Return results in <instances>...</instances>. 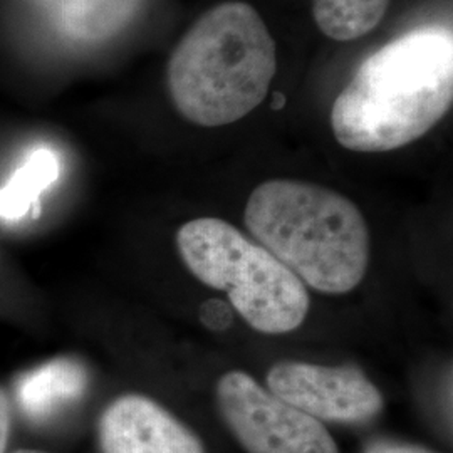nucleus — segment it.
Returning <instances> with one entry per match:
<instances>
[{
	"instance_id": "obj_14",
	"label": "nucleus",
	"mask_w": 453,
	"mask_h": 453,
	"mask_svg": "<svg viewBox=\"0 0 453 453\" xmlns=\"http://www.w3.org/2000/svg\"><path fill=\"white\" fill-rule=\"evenodd\" d=\"M44 2H48V4H54V2H59V0H44Z\"/></svg>"
},
{
	"instance_id": "obj_1",
	"label": "nucleus",
	"mask_w": 453,
	"mask_h": 453,
	"mask_svg": "<svg viewBox=\"0 0 453 453\" xmlns=\"http://www.w3.org/2000/svg\"><path fill=\"white\" fill-rule=\"evenodd\" d=\"M453 99L450 29L428 26L374 50L331 110L338 143L361 153L410 145L449 113Z\"/></svg>"
},
{
	"instance_id": "obj_2",
	"label": "nucleus",
	"mask_w": 453,
	"mask_h": 453,
	"mask_svg": "<svg viewBox=\"0 0 453 453\" xmlns=\"http://www.w3.org/2000/svg\"><path fill=\"white\" fill-rule=\"evenodd\" d=\"M275 42L259 12L241 0L215 5L173 50L166 82L183 118L215 128L242 119L269 95Z\"/></svg>"
},
{
	"instance_id": "obj_12",
	"label": "nucleus",
	"mask_w": 453,
	"mask_h": 453,
	"mask_svg": "<svg viewBox=\"0 0 453 453\" xmlns=\"http://www.w3.org/2000/svg\"><path fill=\"white\" fill-rule=\"evenodd\" d=\"M11 435V405L9 398L0 388V453H5Z\"/></svg>"
},
{
	"instance_id": "obj_13",
	"label": "nucleus",
	"mask_w": 453,
	"mask_h": 453,
	"mask_svg": "<svg viewBox=\"0 0 453 453\" xmlns=\"http://www.w3.org/2000/svg\"><path fill=\"white\" fill-rule=\"evenodd\" d=\"M12 453H46L41 452V450H31V449H20V450H16V452Z\"/></svg>"
},
{
	"instance_id": "obj_7",
	"label": "nucleus",
	"mask_w": 453,
	"mask_h": 453,
	"mask_svg": "<svg viewBox=\"0 0 453 453\" xmlns=\"http://www.w3.org/2000/svg\"><path fill=\"white\" fill-rule=\"evenodd\" d=\"M97 440L101 453H205L190 428L143 395H123L106 406Z\"/></svg>"
},
{
	"instance_id": "obj_6",
	"label": "nucleus",
	"mask_w": 453,
	"mask_h": 453,
	"mask_svg": "<svg viewBox=\"0 0 453 453\" xmlns=\"http://www.w3.org/2000/svg\"><path fill=\"white\" fill-rule=\"evenodd\" d=\"M265 381L279 400L319 421L361 425L385 405L380 389L351 366L284 361L269 370Z\"/></svg>"
},
{
	"instance_id": "obj_9",
	"label": "nucleus",
	"mask_w": 453,
	"mask_h": 453,
	"mask_svg": "<svg viewBox=\"0 0 453 453\" xmlns=\"http://www.w3.org/2000/svg\"><path fill=\"white\" fill-rule=\"evenodd\" d=\"M59 160L49 148H35L9 181L0 187V220L20 222L41 213V195L59 179Z\"/></svg>"
},
{
	"instance_id": "obj_4",
	"label": "nucleus",
	"mask_w": 453,
	"mask_h": 453,
	"mask_svg": "<svg viewBox=\"0 0 453 453\" xmlns=\"http://www.w3.org/2000/svg\"><path fill=\"white\" fill-rule=\"evenodd\" d=\"M177 247L188 271L205 286L226 292L256 331L286 334L304 323L311 299L301 279L226 220L200 217L183 224Z\"/></svg>"
},
{
	"instance_id": "obj_5",
	"label": "nucleus",
	"mask_w": 453,
	"mask_h": 453,
	"mask_svg": "<svg viewBox=\"0 0 453 453\" xmlns=\"http://www.w3.org/2000/svg\"><path fill=\"white\" fill-rule=\"evenodd\" d=\"M217 402L247 453H340L321 421L279 400L247 372H226Z\"/></svg>"
},
{
	"instance_id": "obj_10",
	"label": "nucleus",
	"mask_w": 453,
	"mask_h": 453,
	"mask_svg": "<svg viewBox=\"0 0 453 453\" xmlns=\"http://www.w3.org/2000/svg\"><path fill=\"white\" fill-rule=\"evenodd\" d=\"M389 0H312V17L324 35L357 41L383 20Z\"/></svg>"
},
{
	"instance_id": "obj_11",
	"label": "nucleus",
	"mask_w": 453,
	"mask_h": 453,
	"mask_svg": "<svg viewBox=\"0 0 453 453\" xmlns=\"http://www.w3.org/2000/svg\"><path fill=\"white\" fill-rule=\"evenodd\" d=\"M361 453H434L418 445L388 438H376L365 445Z\"/></svg>"
},
{
	"instance_id": "obj_8",
	"label": "nucleus",
	"mask_w": 453,
	"mask_h": 453,
	"mask_svg": "<svg viewBox=\"0 0 453 453\" xmlns=\"http://www.w3.org/2000/svg\"><path fill=\"white\" fill-rule=\"evenodd\" d=\"M88 387L84 365L73 357H56L20 374L14 385L17 405L33 421H46L74 402Z\"/></svg>"
},
{
	"instance_id": "obj_3",
	"label": "nucleus",
	"mask_w": 453,
	"mask_h": 453,
	"mask_svg": "<svg viewBox=\"0 0 453 453\" xmlns=\"http://www.w3.org/2000/svg\"><path fill=\"white\" fill-rule=\"evenodd\" d=\"M243 222L275 259L316 291L346 294L363 280L370 232L357 205L331 188L269 180L250 194Z\"/></svg>"
}]
</instances>
